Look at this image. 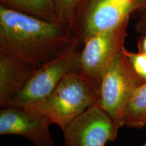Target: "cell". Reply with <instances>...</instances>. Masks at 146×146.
<instances>
[{
  "mask_svg": "<svg viewBox=\"0 0 146 146\" xmlns=\"http://www.w3.org/2000/svg\"><path fill=\"white\" fill-rule=\"evenodd\" d=\"M135 30L139 33L143 35L146 33V10L135 25Z\"/></svg>",
  "mask_w": 146,
  "mask_h": 146,
  "instance_id": "cell-14",
  "label": "cell"
},
{
  "mask_svg": "<svg viewBox=\"0 0 146 146\" xmlns=\"http://www.w3.org/2000/svg\"><path fill=\"white\" fill-rule=\"evenodd\" d=\"M100 86L83 74L74 71L66 75L50 96L24 110L45 117L62 131L78 116L98 105Z\"/></svg>",
  "mask_w": 146,
  "mask_h": 146,
  "instance_id": "cell-2",
  "label": "cell"
},
{
  "mask_svg": "<svg viewBox=\"0 0 146 146\" xmlns=\"http://www.w3.org/2000/svg\"><path fill=\"white\" fill-rule=\"evenodd\" d=\"M81 42L75 36L64 52L38 67L25 87L6 107L24 108L41 101L52 94L68 73L81 71Z\"/></svg>",
  "mask_w": 146,
  "mask_h": 146,
  "instance_id": "cell-3",
  "label": "cell"
},
{
  "mask_svg": "<svg viewBox=\"0 0 146 146\" xmlns=\"http://www.w3.org/2000/svg\"><path fill=\"white\" fill-rule=\"evenodd\" d=\"M65 146H106L114 142L118 130L108 114L95 105L62 130Z\"/></svg>",
  "mask_w": 146,
  "mask_h": 146,
  "instance_id": "cell-7",
  "label": "cell"
},
{
  "mask_svg": "<svg viewBox=\"0 0 146 146\" xmlns=\"http://www.w3.org/2000/svg\"><path fill=\"white\" fill-rule=\"evenodd\" d=\"M139 10L134 0H88L78 16L73 33L82 43L100 33L129 21Z\"/></svg>",
  "mask_w": 146,
  "mask_h": 146,
  "instance_id": "cell-5",
  "label": "cell"
},
{
  "mask_svg": "<svg viewBox=\"0 0 146 146\" xmlns=\"http://www.w3.org/2000/svg\"><path fill=\"white\" fill-rule=\"evenodd\" d=\"M124 52L129 58L135 72L144 81H146V53L133 52L124 47Z\"/></svg>",
  "mask_w": 146,
  "mask_h": 146,
  "instance_id": "cell-13",
  "label": "cell"
},
{
  "mask_svg": "<svg viewBox=\"0 0 146 146\" xmlns=\"http://www.w3.org/2000/svg\"><path fill=\"white\" fill-rule=\"evenodd\" d=\"M58 22L73 29L81 12L83 0H54Z\"/></svg>",
  "mask_w": 146,
  "mask_h": 146,
  "instance_id": "cell-12",
  "label": "cell"
},
{
  "mask_svg": "<svg viewBox=\"0 0 146 146\" xmlns=\"http://www.w3.org/2000/svg\"><path fill=\"white\" fill-rule=\"evenodd\" d=\"M39 66L0 54V106H7Z\"/></svg>",
  "mask_w": 146,
  "mask_h": 146,
  "instance_id": "cell-9",
  "label": "cell"
},
{
  "mask_svg": "<svg viewBox=\"0 0 146 146\" xmlns=\"http://www.w3.org/2000/svg\"><path fill=\"white\" fill-rule=\"evenodd\" d=\"M123 50L102 76L98 103L110 116L118 131L125 126V111L131 95L145 81L135 72Z\"/></svg>",
  "mask_w": 146,
  "mask_h": 146,
  "instance_id": "cell-4",
  "label": "cell"
},
{
  "mask_svg": "<svg viewBox=\"0 0 146 146\" xmlns=\"http://www.w3.org/2000/svg\"><path fill=\"white\" fill-rule=\"evenodd\" d=\"M139 10H146V0H134Z\"/></svg>",
  "mask_w": 146,
  "mask_h": 146,
  "instance_id": "cell-16",
  "label": "cell"
},
{
  "mask_svg": "<svg viewBox=\"0 0 146 146\" xmlns=\"http://www.w3.org/2000/svg\"><path fill=\"white\" fill-rule=\"evenodd\" d=\"M50 125L45 117L23 108L4 107L0 111V135L22 137L34 146H56Z\"/></svg>",
  "mask_w": 146,
  "mask_h": 146,
  "instance_id": "cell-8",
  "label": "cell"
},
{
  "mask_svg": "<svg viewBox=\"0 0 146 146\" xmlns=\"http://www.w3.org/2000/svg\"><path fill=\"white\" fill-rule=\"evenodd\" d=\"M125 126L136 129L146 127V81L131 95L125 111Z\"/></svg>",
  "mask_w": 146,
  "mask_h": 146,
  "instance_id": "cell-10",
  "label": "cell"
},
{
  "mask_svg": "<svg viewBox=\"0 0 146 146\" xmlns=\"http://www.w3.org/2000/svg\"><path fill=\"white\" fill-rule=\"evenodd\" d=\"M74 38L64 24L0 5V54L41 65L64 52Z\"/></svg>",
  "mask_w": 146,
  "mask_h": 146,
  "instance_id": "cell-1",
  "label": "cell"
},
{
  "mask_svg": "<svg viewBox=\"0 0 146 146\" xmlns=\"http://www.w3.org/2000/svg\"><path fill=\"white\" fill-rule=\"evenodd\" d=\"M87 1H88V0H83V5H82V9H83L84 5L85 4V3H86ZM82 9H81V10H82ZM80 13H81V12H80Z\"/></svg>",
  "mask_w": 146,
  "mask_h": 146,
  "instance_id": "cell-17",
  "label": "cell"
},
{
  "mask_svg": "<svg viewBox=\"0 0 146 146\" xmlns=\"http://www.w3.org/2000/svg\"><path fill=\"white\" fill-rule=\"evenodd\" d=\"M1 5L51 22L58 23L54 0H0Z\"/></svg>",
  "mask_w": 146,
  "mask_h": 146,
  "instance_id": "cell-11",
  "label": "cell"
},
{
  "mask_svg": "<svg viewBox=\"0 0 146 146\" xmlns=\"http://www.w3.org/2000/svg\"><path fill=\"white\" fill-rule=\"evenodd\" d=\"M142 146H146V141L145 142V143H143V145H142Z\"/></svg>",
  "mask_w": 146,
  "mask_h": 146,
  "instance_id": "cell-18",
  "label": "cell"
},
{
  "mask_svg": "<svg viewBox=\"0 0 146 146\" xmlns=\"http://www.w3.org/2000/svg\"><path fill=\"white\" fill-rule=\"evenodd\" d=\"M138 51L146 53V33L141 35L138 42Z\"/></svg>",
  "mask_w": 146,
  "mask_h": 146,
  "instance_id": "cell-15",
  "label": "cell"
},
{
  "mask_svg": "<svg viewBox=\"0 0 146 146\" xmlns=\"http://www.w3.org/2000/svg\"><path fill=\"white\" fill-rule=\"evenodd\" d=\"M127 21L116 28L91 36L81 50V71L100 87L104 73L116 55L125 47Z\"/></svg>",
  "mask_w": 146,
  "mask_h": 146,
  "instance_id": "cell-6",
  "label": "cell"
}]
</instances>
